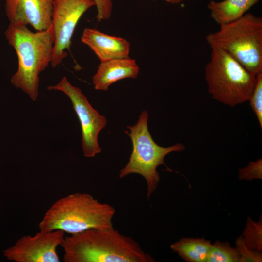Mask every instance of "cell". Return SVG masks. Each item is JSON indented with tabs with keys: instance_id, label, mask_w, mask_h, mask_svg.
<instances>
[{
	"instance_id": "1",
	"label": "cell",
	"mask_w": 262,
	"mask_h": 262,
	"mask_svg": "<svg viewBox=\"0 0 262 262\" xmlns=\"http://www.w3.org/2000/svg\"><path fill=\"white\" fill-rule=\"evenodd\" d=\"M65 262H154L132 238L114 228L91 229L65 237Z\"/></svg>"
},
{
	"instance_id": "2",
	"label": "cell",
	"mask_w": 262,
	"mask_h": 262,
	"mask_svg": "<svg viewBox=\"0 0 262 262\" xmlns=\"http://www.w3.org/2000/svg\"><path fill=\"white\" fill-rule=\"evenodd\" d=\"M5 35L18 58L17 70L11 82L35 101L38 96L39 74L52 59L54 35L52 27L33 32L27 26L10 24Z\"/></svg>"
},
{
	"instance_id": "3",
	"label": "cell",
	"mask_w": 262,
	"mask_h": 262,
	"mask_svg": "<svg viewBox=\"0 0 262 262\" xmlns=\"http://www.w3.org/2000/svg\"><path fill=\"white\" fill-rule=\"evenodd\" d=\"M115 210L88 193L76 192L61 198L46 212L40 230H61L74 234L91 229L113 228Z\"/></svg>"
},
{
	"instance_id": "4",
	"label": "cell",
	"mask_w": 262,
	"mask_h": 262,
	"mask_svg": "<svg viewBox=\"0 0 262 262\" xmlns=\"http://www.w3.org/2000/svg\"><path fill=\"white\" fill-rule=\"evenodd\" d=\"M206 39L211 48L221 49L252 74L262 72V18L245 14L230 23L220 25Z\"/></svg>"
},
{
	"instance_id": "5",
	"label": "cell",
	"mask_w": 262,
	"mask_h": 262,
	"mask_svg": "<svg viewBox=\"0 0 262 262\" xmlns=\"http://www.w3.org/2000/svg\"><path fill=\"white\" fill-rule=\"evenodd\" d=\"M211 49L210 60L205 68V78L213 98L230 107L248 101L256 76L225 51Z\"/></svg>"
},
{
	"instance_id": "6",
	"label": "cell",
	"mask_w": 262,
	"mask_h": 262,
	"mask_svg": "<svg viewBox=\"0 0 262 262\" xmlns=\"http://www.w3.org/2000/svg\"><path fill=\"white\" fill-rule=\"evenodd\" d=\"M148 112L142 111L137 122L133 126H128L129 131L125 132L130 137L133 150L125 166L120 170V178L131 174H138L146 180L148 198L157 189L160 182L159 173L157 170L160 165L166 166L164 159L169 153L183 151V144L178 143L164 147L156 144L149 133L147 126Z\"/></svg>"
},
{
	"instance_id": "7",
	"label": "cell",
	"mask_w": 262,
	"mask_h": 262,
	"mask_svg": "<svg viewBox=\"0 0 262 262\" xmlns=\"http://www.w3.org/2000/svg\"><path fill=\"white\" fill-rule=\"evenodd\" d=\"M49 90L60 91L70 99L80 122L83 156L92 158L101 151L98 136L107 124V119L94 109L81 90L72 85L66 76L57 84L47 87Z\"/></svg>"
},
{
	"instance_id": "8",
	"label": "cell",
	"mask_w": 262,
	"mask_h": 262,
	"mask_svg": "<svg viewBox=\"0 0 262 262\" xmlns=\"http://www.w3.org/2000/svg\"><path fill=\"white\" fill-rule=\"evenodd\" d=\"M95 6L94 0H54L51 26L54 35L51 65L55 68L67 57L74 30L82 16Z\"/></svg>"
},
{
	"instance_id": "9",
	"label": "cell",
	"mask_w": 262,
	"mask_h": 262,
	"mask_svg": "<svg viewBox=\"0 0 262 262\" xmlns=\"http://www.w3.org/2000/svg\"><path fill=\"white\" fill-rule=\"evenodd\" d=\"M61 230H40L34 235H25L3 251V256L16 262H59L57 248L65 236Z\"/></svg>"
},
{
	"instance_id": "10",
	"label": "cell",
	"mask_w": 262,
	"mask_h": 262,
	"mask_svg": "<svg viewBox=\"0 0 262 262\" xmlns=\"http://www.w3.org/2000/svg\"><path fill=\"white\" fill-rule=\"evenodd\" d=\"M10 24L30 25L36 31L51 25L54 0H3Z\"/></svg>"
},
{
	"instance_id": "11",
	"label": "cell",
	"mask_w": 262,
	"mask_h": 262,
	"mask_svg": "<svg viewBox=\"0 0 262 262\" xmlns=\"http://www.w3.org/2000/svg\"><path fill=\"white\" fill-rule=\"evenodd\" d=\"M100 62L129 57L130 43L126 39L106 34L94 28H86L81 37Z\"/></svg>"
},
{
	"instance_id": "12",
	"label": "cell",
	"mask_w": 262,
	"mask_h": 262,
	"mask_svg": "<svg viewBox=\"0 0 262 262\" xmlns=\"http://www.w3.org/2000/svg\"><path fill=\"white\" fill-rule=\"evenodd\" d=\"M139 67L134 59L129 57L100 62L92 77L95 89L107 91L114 83L126 78L135 79Z\"/></svg>"
},
{
	"instance_id": "13",
	"label": "cell",
	"mask_w": 262,
	"mask_h": 262,
	"mask_svg": "<svg viewBox=\"0 0 262 262\" xmlns=\"http://www.w3.org/2000/svg\"><path fill=\"white\" fill-rule=\"evenodd\" d=\"M259 0L210 1L208 8L211 18L219 25L233 22L243 16Z\"/></svg>"
},
{
	"instance_id": "14",
	"label": "cell",
	"mask_w": 262,
	"mask_h": 262,
	"mask_svg": "<svg viewBox=\"0 0 262 262\" xmlns=\"http://www.w3.org/2000/svg\"><path fill=\"white\" fill-rule=\"evenodd\" d=\"M212 246L204 238H182L170 245L173 252L188 262H206Z\"/></svg>"
},
{
	"instance_id": "15",
	"label": "cell",
	"mask_w": 262,
	"mask_h": 262,
	"mask_svg": "<svg viewBox=\"0 0 262 262\" xmlns=\"http://www.w3.org/2000/svg\"><path fill=\"white\" fill-rule=\"evenodd\" d=\"M239 253L228 242L216 241L212 244L206 262H240Z\"/></svg>"
},
{
	"instance_id": "16",
	"label": "cell",
	"mask_w": 262,
	"mask_h": 262,
	"mask_svg": "<svg viewBox=\"0 0 262 262\" xmlns=\"http://www.w3.org/2000/svg\"><path fill=\"white\" fill-rule=\"evenodd\" d=\"M246 246L250 249L262 251V218L258 221L247 218L246 227L242 233Z\"/></svg>"
},
{
	"instance_id": "17",
	"label": "cell",
	"mask_w": 262,
	"mask_h": 262,
	"mask_svg": "<svg viewBox=\"0 0 262 262\" xmlns=\"http://www.w3.org/2000/svg\"><path fill=\"white\" fill-rule=\"evenodd\" d=\"M261 129L262 128V72L256 76V84L248 100Z\"/></svg>"
},
{
	"instance_id": "18",
	"label": "cell",
	"mask_w": 262,
	"mask_h": 262,
	"mask_svg": "<svg viewBox=\"0 0 262 262\" xmlns=\"http://www.w3.org/2000/svg\"><path fill=\"white\" fill-rule=\"evenodd\" d=\"M235 248L240 256V262H261L262 261V252L249 248L246 246L242 236H239L236 239Z\"/></svg>"
},
{
	"instance_id": "19",
	"label": "cell",
	"mask_w": 262,
	"mask_h": 262,
	"mask_svg": "<svg viewBox=\"0 0 262 262\" xmlns=\"http://www.w3.org/2000/svg\"><path fill=\"white\" fill-rule=\"evenodd\" d=\"M241 180H252L262 178V160L259 159L255 162H250L247 166L240 169L238 173Z\"/></svg>"
},
{
	"instance_id": "20",
	"label": "cell",
	"mask_w": 262,
	"mask_h": 262,
	"mask_svg": "<svg viewBox=\"0 0 262 262\" xmlns=\"http://www.w3.org/2000/svg\"><path fill=\"white\" fill-rule=\"evenodd\" d=\"M97 9V19L98 22L109 19L112 14L113 3L112 0H94Z\"/></svg>"
},
{
	"instance_id": "21",
	"label": "cell",
	"mask_w": 262,
	"mask_h": 262,
	"mask_svg": "<svg viewBox=\"0 0 262 262\" xmlns=\"http://www.w3.org/2000/svg\"><path fill=\"white\" fill-rule=\"evenodd\" d=\"M171 4H178L182 2L183 0H163Z\"/></svg>"
}]
</instances>
